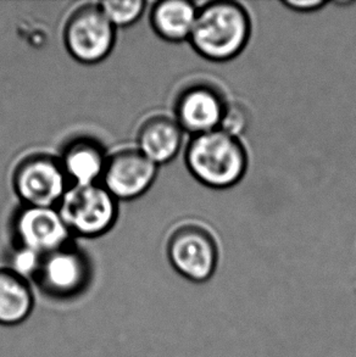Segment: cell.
I'll return each mask as SVG.
<instances>
[{
	"mask_svg": "<svg viewBox=\"0 0 356 357\" xmlns=\"http://www.w3.org/2000/svg\"><path fill=\"white\" fill-rule=\"evenodd\" d=\"M251 34V20L246 8L232 0H217L198 9L189 40L202 58L223 63L244 50Z\"/></svg>",
	"mask_w": 356,
	"mask_h": 357,
	"instance_id": "obj_1",
	"label": "cell"
},
{
	"mask_svg": "<svg viewBox=\"0 0 356 357\" xmlns=\"http://www.w3.org/2000/svg\"><path fill=\"white\" fill-rule=\"evenodd\" d=\"M184 160L193 177L214 189L231 188L248 169V153L241 138L220 128L193 135Z\"/></svg>",
	"mask_w": 356,
	"mask_h": 357,
	"instance_id": "obj_2",
	"label": "cell"
},
{
	"mask_svg": "<svg viewBox=\"0 0 356 357\" xmlns=\"http://www.w3.org/2000/svg\"><path fill=\"white\" fill-rule=\"evenodd\" d=\"M119 203L103 184L71 185L58 210L73 236L96 238L114 227L119 216Z\"/></svg>",
	"mask_w": 356,
	"mask_h": 357,
	"instance_id": "obj_3",
	"label": "cell"
},
{
	"mask_svg": "<svg viewBox=\"0 0 356 357\" xmlns=\"http://www.w3.org/2000/svg\"><path fill=\"white\" fill-rule=\"evenodd\" d=\"M168 257L178 275L202 284L215 275L220 251L216 238L209 228L199 223H184L170 236Z\"/></svg>",
	"mask_w": 356,
	"mask_h": 357,
	"instance_id": "obj_4",
	"label": "cell"
},
{
	"mask_svg": "<svg viewBox=\"0 0 356 357\" xmlns=\"http://www.w3.org/2000/svg\"><path fill=\"white\" fill-rule=\"evenodd\" d=\"M117 29L103 14L99 5H84L73 11L64 29V43L78 63L93 65L110 55Z\"/></svg>",
	"mask_w": 356,
	"mask_h": 357,
	"instance_id": "obj_5",
	"label": "cell"
},
{
	"mask_svg": "<svg viewBox=\"0 0 356 357\" xmlns=\"http://www.w3.org/2000/svg\"><path fill=\"white\" fill-rule=\"evenodd\" d=\"M68 177L60 160L49 155H34L24 159L15 169V193L24 206L58 208L68 192Z\"/></svg>",
	"mask_w": 356,
	"mask_h": 357,
	"instance_id": "obj_6",
	"label": "cell"
},
{
	"mask_svg": "<svg viewBox=\"0 0 356 357\" xmlns=\"http://www.w3.org/2000/svg\"><path fill=\"white\" fill-rule=\"evenodd\" d=\"M34 280L49 298L73 299L89 284L91 265L82 251L68 244L42 257Z\"/></svg>",
	"mask_w": 356,
	"mask_h": 357,
	"instance_id": "obj_7",
	"label": "cell"
},
{
	"mask_svg": "<svg viewBox=\"0 0 356 357\" xmlns=\"http://www.w3.org/2000/svg\"><path fill=\"white\" fill-rule=\"evenodd\" d=\"M228 100L212 81H197L183 88L175 102V119L183 130L193 135L217 130Z\"/></svg>",
	"mask_w": 356,
	"mask_h": 357,
	"instance_id": "obj_8",
	"label": "cell"
},
{
	"mask_svg": "<svg viewBox=\"0 0 356 357\" xmlns=\"http://www.w3.org/2000/svg\"><path fill=\"white\" fill-rule=\"evenodd\" d=\"M159 166L137 148L116 151L107 158L103 185L119 202L140 198L154 184Z\"/></svg>",
	"mask_w": 356,
	"mask_h": 357,
	"instance_id": "obj_9",
	"label": "cell"
},
{
	"mask_svg": "<svg viewBox=\"0 0 356 357\" xmlns=\"http://www.w3.org/2000/svg\"><path fill=\"white\" fill-rule=\"evenodd\" d=\"M14 229L17 246L42 256L68 245L73 236L58 208L24 206L15 218Z\"/></svg>",
	"mask_w": 356,
	"mask_h": 357,
	"instance_id": "obj_10",
	"label": "cell"
},
{
	"mask_svg": "<svg viewBox=\"0 0 356 357\" xmlns=\"http://www.w3.org/2000/svg\"><path fill=\"white\" fill-rule=\"evenodd\" d=\"M182 127L175 117L156 115L144 121L137 135V149L155 165L168 164L177 156L183 143Z\"/></svg>",
	"mask_w": 356,
	"mask_h": 357,
	"instance_id": "obj_11",
	"label": "cell"
},
{
	"mask_svg": "<svg viewBox=\"0 0 356 357\" xmlns=\"http://www.w3.org/2000/svg\"><path fill=\"white\" fill-rule=\"evenodd\" d=\"M107 158L104 148L96 140L78 138L64 148L59 160L73 185H87L103 178Z\"/></svg>",
	"mask_w": 356,
	"mask_h": 357,
	"instance_id": "obj_12",
	"label": "cell"
},
{
	"mask_svg": "<svg viewBox=\"0 0 356 357\" xmlns=\"http://www.w3.org/2000/svg\"><path fill=\"white\" fill-rule=\"evenodd\" d=\"M198 9L187 0H163L155 3L150 13V24L160 38L179 43L191 38Z\"/></svg>",
	"mask_w": 356,
	"mask_h": 357,
	"instance_id": "obj_13",
	"label": "cell"
},
{
	"mask_svg": "<svg viewBox=\"0 0 356 357\" xmlns=\"http://www.w3.org/2000/svg\"><path fill=\"white\" fill-rule=\"evenodd\" d=\"M34 307V291L29 280L9 267L0 268V326L24 324Z\"/></svg>",
	"mask_w": 356,
	"mask_h": 357,
	"instance_id": "obj_14",
	"label": "cell"
},
{
	"mask_svg": "<svg viewBox=\"0 0 356 357\" xmlns=\"http://www.w3.org/2000/svg\"><path fill=\"white\" fill-rule=\"evenodd\" d=\"M103 14L109 20L116 29H126L140 21L145 11L147 3L142 0H126V1H101L98 3Z\"/></svg>",
	"mask_w": 356,
	"mask_h": 357,
	"instance_id": "obj_15",
	"label": "cell"
},
{
	"mask_svg": "<svg viewBox=\"0 0 356 357\" xmlns=\"http://www.w3.org/2000/svg\"><path fill=\"white\" fill-rule=\"evenodd\" d=\"M249 123H251V115L248 109L241 102H228L218 128L228 135L239 138L248 130Z\"/></svg>",
	"mask_w": 356,
	"mask_h": 357,
	"instance_id": "obj_16",
	"label": "cell"
},
{
	"mask_svg": "<svg viewBox=\"0 0 356 357\" xmlns=\"http://www.w3.org/2000/svg\"><path fill=\"white\" fill-rule=\"evenodd\" d=\"M43 256L39 255L34 251L17 246L15 250L13 259H11V270L16 272L17 275H22L24 278H34V275L38 271L40 261Z\"/></svg>",
	"mask_w": 356,
	"mask_h": 357,
	"instance_id": "obj_17",
	"label": "cell"
},
{
	"mask_svg": "<svg viewBox=\"0 0 356 357\" xmlns=\"http://www.w3.org/2000/svg\"><path fill=\"white\" fill-rule=\"evenodd\" d=\"M327 4L323 0H287L283 1L289 9L294 11H300V13H309V11H315V10L321 9L325 5Z\"/></svg>",
	"mask_w": 356,
	"mask_h": 357,
	"instance_id": "obj_18",
	"label": "cell"
}]
</instances>
